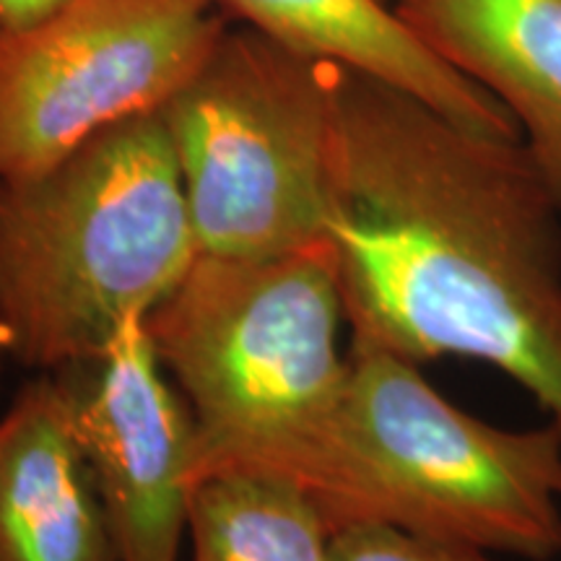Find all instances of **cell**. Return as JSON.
I'll list each match as a JSON object with an SVG mask.
<instances>
[{
	"instance_id": "cell-1",
	"label": "cell",
	"mask_w": 561,
	"mask_h": 561,
	"mask_svg": "<svg viewBox=\"0 0 561 561\" xmlns=\"http://www.w3.org/2000/svg\"><path fill=\"white\" fill-rule=\"evenodd\" d=\"M559 219L523 140L335 66L325 237L351 346L489 364L561 437Z\"/></svg>"
},
{
	"instance_id": "cell-2",
	"label": "cell",
	"mask_w": 561,
	"mask_h": 561,
	"mask_svg": "<svg viewBox=\"0 0 561 561\" xmlns=\"http://www.w3.org/2000/svg\"><path fill=\"white\" fill-rule=\"evenodd\" d=\"M346 382L312 430L248 466L299 483L328 528L388 523L546 561L561 553V437L510 432L447 401L419 364L348 348Z\"/></svg>"
},
{
	"instance_id": "cell-3",
	"label": "cell",
	"mask_w": 561,
	"mask_h": 561,
	"mask_svg": "<svg viewBox=\"0 0 561 561\" xmlns=\"http://www.w3.org/2000/svg\"><path fill=\"white\" fill-rule=\"evenodd\" d=\"M198 252L159 112L110 125L45 172L0 182V356L47 375L96 362Z\"/></svg>"
},
{
	"instance_id": "cell-4",
	"label": "cell",
	"mask_w": 561,
	"mask_h": 561,
	"mask_svg": "<svg viewBox=\"0 0 561 561\" xmlns=\"http://www.w3.org/2000/svg\"><path fill=\"white\" fill-rule=\"evenodd\" d=\"M331 242L284 255L198 252L146 314L153 354L195 424L193 481L248 468L312 430L346 382Z\"/></svg>"
},
{
	"instance_id": "cell-5",
	"label": "cell",
	"mask_w": 561,
	"mask_h": 561,
	"mask_svg": "<svg viewBox=\"0 0 561 561\" xmlns=\"http://www.w3.org/2000/svg\"><path fill=\"white\" fill-rule=\"evenodd\" d=\"M333 83L335 62L227 26L159 110L201 252L268 257L328 240Z\"/></svg>"
},
{
	"instance_id": "cell-6",
	"label": "cell",
	"mask_w": 561,
	"mask_h": 561,
	"mask_svg": "<svg viewBox=\"0 0 561 561\" xmlns=\"http://www.w3.org/2000/svg\"><path fill=\"white\" fill-rule=\"evenodd\" d=\"M227 26L216 0H73L0 32V182L45 172L110 125L159 112Z\"/></svg>"
},
{
	"instance_id": "cell-7",
	"label": "cell",
	"mask_w": 561,
	"mask_h": 561,
	"mask_svg": "<svg viewBox=\"0 0 561 561\" xmlns=\"http://www.w3.org/2000/svg\"><path fill=\"white\" fill-rule=\"evenodd\" d=\"M121 561H180L193 491L195 424L146 333L123 325L96 362L53 371Z\"/></svg>"
},
{
	"instance_id": "cell-8",
	"label": "cell",
	"mask_w": 561,
	"mask_h": 561,
	"mask_svg": "<svg viewBox=\"0 0 561 561\" xmlns=\"http://www.w3.org/2000/svg\"><path fill=\"white\" fill-rule=\"evenodd\" d=\"M0 561H121L55 375L0 416Z\"/></svg>"
},
{
	"instance_id": "cell-9",
	"label": "cell",
	"mask_w": 561,
	"mask_h": 561,
	"mask_svg": "<svg viewBox=\"0 0 561 561\" xmlns=\"http://www.w3.org/2000/svg\"><path fill=\"white\" fill-rule=\"evenodd\" d=\"M396 11L507 107L561 208V0H396Z\"/></svg>"
},
{
	"instance_id": "cell-10",
	"label": "cell",
	"mask_w": 561,
	"mask_h": 561,
	"mask_svg": "<svg viewBox=\"0 0 561 561\" xmlns=\"http://www.w3.org/2000/svg\"><path fill=\"white\" fill-rule=\"evenodd\" d=\"M224 11L307 58L398 87L462 128L523 140L507 107L419 39L385 0H216Z\"/></svg>"
},
{
	"instance_id": "cell-11",
	"label": "cell",
	"mask_w": 561,
	"mask_h": 561,
	"mask_svg": "<svg viewBox=\"0 0 561 561\" xmlns=\"http://www.w3.org/2000/svg\"><path fill=\"white\" fill-rule=\"evenodd\" d=\"M187 536L193 561H328L331 528L291 479L221 468L193 481Z\"/></svg>"
},
{
	"instance_id": "cell-12",
	"label": "cell",
	"mask_w": 561,
	"mask_h": 561,
	"mask_svg": "<svg viewBox=\"0 0 561 561\" xmlns=\"http://www.w3.org/2000/svg\"><path fill=\"white\" fill-rule=\"evenodd\" d=\"M328 561H491L489 551L388 523H351L331 530Z\"/></svg>"
},
{
	"instance_id": "cell-13",
	"label": "cell",
	"mask_w": 561,
	"mask_h": 561,
	"mask_svg": "<svg viewBox=\"0 0 561 561\" xmlns=\"http://www.w3.org/2000/svg\"><path fill=\"white\" fill-rule=\"evenodd\" d=\"M73 0H0V32H16L37 24Z\"/></svg>"
},
{
	"instance_id": "cell-14",
	"label": "cell",
	"mask_w": 561,
	"mask_h": 561,
	"mask_svg": "<svg viewBox=\"0 0 561 561\" xmlns=\"http://www.w3.org/2000/svg\"><path fill=\"white\" fill-rule=\"evenodd\" d=\"M385 3H390V5H396V0H385Z\"/></svg>"
},
{
	"instance_id": "cell-15",
	"label": "cell",
	"mask_w": 561,
	"mask_h": 561,
	"mask_svg": "<svg viewBox=\"0 0 561 561\" xmlns=\"http://www.w3.org/2000/svg\"><path fill=\"white\" fill-rule=\"evenodd\" d=\"M0 364H3V356H0Z\"/></svg>"
}]
</instances>
